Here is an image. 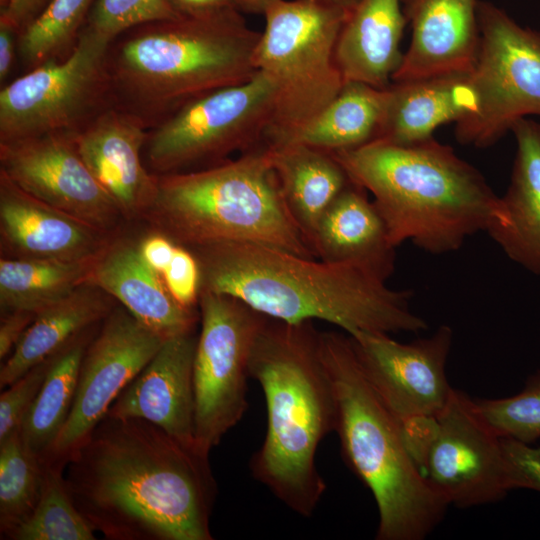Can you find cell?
I'll return each mask as SVG.
<instances>
[{
	"instance_id": "cell-1",
	"label": "cell",
	"mask_w": 540,
	"mask_h": 540,
	"mask_svg": "<svg viewBox=\"0 0 540 540\" xmlns=\"http://www.w3.org/2000/svg\"><path fill=\"white\" fill-rule=\"evenodd\" d=\"M64 472L76 508L106 539H213L208 455L146 420L106 415Z\"/></svg>"
},
{
	"instance_id": "cell-2",
	"label": "cell",
	"mask_w": 540,
	"mask_h": 540,
	"mask_svg": "<svg viewBox=\"0 0 540 540\" xmlns=\"http://www.w3.org/2000/svg\"><path fill=\"white\" fill-rule=\"evenodd\" d=\"M191 251L199 262L201 291L235 297L268 318L287 323L322 320L349 335L428 327L412 312L410 291L391 289L386 280L358 265L254 243Z\"/></svg>"
},
{
	"instance_id": "cell-3",
	"label": "cell",
	"mask_w": 540,
	"mask_h": 540,
	"mask_svg": "<svg viewBox=\"0 0 540 540\" xmlns=\"http://www.w3.org/2000/svg\"><path fill=\"white\" fill-rule=\"evenodd\" d=\"M374 197L393 244L431 254L459 249L503 218L500 197L481 173L433 137L412 144L380 139L330 153Z\"/></svg>"
},
{
	"instance_id": "cell-4",
	"label": "cell",
	"mask_w": 540,
	"mask_h": 540,
	"mask_svg": "<svg viewBox=\"0 0 540 540\" xmlns=\"http://www.w3.org/2000/svg\"><path fill=\"white\" fill-rule=\"evenodd\" d=\"M249 375L262 388L267 410L265 439L250 461L252 475L293 512L309 517L326 490L317 449L337 421L313 321L267 318L252 347Z\"/></svg>"
},
{
	"instance_id": "cell-5",
	"label": "cell",
	"mask_w": 540,
	"mask_h": 540,
	"mask_svg": "<svg viewBox=\"0 0 540 540\" xmlns=\"http://www.w3.org/2000/svg\"><path fill=\"white\" fill-rule=\"evenodd\" d=\"M260 34L240 10L135 27L110 49L113 106L151 129L201 95L250 80Z\"/></svg>"
},
{
	"instance_id": "cell-6",
	"label": "cell",
	"mask_w": 540,
	"mask_h": 540,
	"mask_svg": "<svg viewBox=\"0 0 540 540\" xmlns=\"http://www.w3.org/2000/svg\"><path fill=\"white\" fill-rule=\"evenodd\" d=\"M320 350L335 393L342 456L377 504L376 539L425 538L448 505L416 468L400 423L365 376L350 336L320 332Z\"/></svg>"
},
{
	"instance_id": "cell-7",
	"label": "cell",
	"mask_w": 540,
	"mask_h": 540,
	"mask_svg": "<svg viewBox=\"0 0 540 540\" xmlns=\"http://www.w3.org/2000/svg\"><path fill=\"white\" fill-rule=\"evenodd\" d=\"M144 218L188 249L254 243L316 258L285 205L266 143L203 169L157 175Z\"/></svg>"
},
{
	"instance_id": "cell-8",
	"label": "cell",
	"mask_w": 540,
	"mask_h": 540,
	"mask_svg": "<svg viewBox=\"0 0 540 540\" xmlns=\"http://www.w3.org/2000/svg\"><path fill=\"white\" fill-rule=\"evenodd\" d=\"M349 14L317 0H273L266 7L253 55L256 70L272 80L276 92L266 143L301 128L342 89L335 46Z\"/></svg>"
},
{
	"instance_id": "cell-9",
	"label": "cell",
	"mask_w": 540,
	"mask_h": 540,
	"mask_svg": "<svg viewBox=\"0 0 540 540\" xmlns=\"http://www.w3.org/2000/svg\"><path fill=\"white\" fill-rule=\"evenodd\" d=\"M272 80L248 81L201 95L149 129L144 161L154 174L203 169L265 143L275 112Z\"/></svg>"
},
{
	"instance_id": "cell-10",
	"label": "cell",
	"mask_w": 540,
	"mask_h": 540,
	"mask_svg": "<svg viewBox=\"0 0 540 540\" xmlns=\"http://www.w3.org/2000/svg\"><path fill=\"white\" fill-rule=\"evenodd\" d=\"M399 423L416 468L448 506L496 502L512 490L501 437L464 392L453 389L435 415Z\"/></svg>"
},
{
	"instance_id": "cell-11",
	"label": "cell",
	"mask_w": 540,
	"mask_h": 540,
	"mask_svg": "<svg viewBox=\"0 0 540 540\" xmlns=\"http://www.w3.org/2000/svg\"><path fill=\"white\" fill-rule=\"evenodd\" d=\"M113 41L84 26L63 58L46 61L0 91V142L77 132L113 106Z\"/></svg>"
},
{
	"instance_id": "cell-12",
	"label": "cell",
	"mask_w": 540,
	"mask_h": 540,
	"mask_svg": "<svg viewBox=\"0 0 540 540\" xmlns=\"http://www.w3.org/2000/svg\"><path fill=\"white\" fill-rule=\"evenodd\" d=\"M480 45L469 80L475 113L456 123L459 143L485 148L514 123L540 116V31L518 24L506 11L479 1Z\"/></svg>"
},
{
	"instance_id": "cell-13",
	"label": "cell",
	"mask_w": 540,
	"mask_h": 540,
	"mask_svg": "<svg viewBox=\"0 0 540 540\" xmlns=\"http://www.w3.org/2000/svg\"><path fill=\"white\" fill-rule=\"evenodd\" d=\"M194 358L195 444L204 455L247 410L249 359L265 315L225 294L201 291Z\"/></svg>"
},
{
	"instance_id": "cell-14",
	"label": "cell",
	"mask_w": 540,
	"mask_h": 540,
	"mask_svg": "<svg viewBox=\"0 0 540 540\" xmlns=\"http://www.w3.org/2000/svg\"><path fill=\"white\" fill-rule=\"evenodd\" d=\"M165 340L123 306L111 311L84 353L70 414L45 462L66 463Z\"/></svg>"
},
{
	"instance_id": "cell-15",
	"label": "cell",
	"mask_w": 540,
	"mask_h": 540,
	"mask_svg": "<svg viewBox=\"0 0 540 540\" xmlns=\"http://www.w3.org/2000/svg\"><path fill=\"white\" fill-rule=\"evenodd\" d=\"M0 173L31 196L105 233L124 219L80 156L75 132L0 142Z\"/></svg>"
},
{
	"instance_id": "cell-16",
	"label": "cell",
	"mask_w": 540,
	"mask_h": 540,
	"mask_svg": "<svg viewBox=\"0 0 540 540\" xmlns=\"http://www.w3.org/2000/svg\"><path fill=\"white\" fill-rule=\"evenodd\" d=\"M349 336L365 376L399 422L435 415L446 406L453 391L445 371L453 338L449 326L410 343L386 333Z\"/></svg>"
},
{
	"instance_id": "cell-17",
	"label": "cell",
	"mask_w": 540,
	"mask_h": 540,
	"mask_svg": "<svg viewBox=\"0 0 540 540\" xmlns=\"http://www.w3.org/2000/svg\"><path fill=\"white\" fill-rule=\"evenodd\" d=\"M148 132L143 121L114 106L75 132L80 156L125 219L145 217L156 196L157 174L142 159Z\"/></svg>"
},
{
	"instance_id": "cell-18",
	"label": "cell",
	"mask_w": 540,
	"mask_h": 540,
	"mask_svg": "<svg viewBox=\"0 0 540 540\" xmlns=\"http://www.w3.org/2000/svg\"><path fill=\"white\" fill-rule=\"evenodd\" d=\"M197 339L195 330L166 339L106 415L146 420L197 449L193 379Z\"/></svg>"
},
{
	"instance_id": "cell-19",
	"label": "cell",
	"mask_w": 540,
	"mask_h": 540,
	"mask_svg": "<svg viewBox=\"0 0 540 540\" xmlns=\"http://www.w3.org/2000/svg\"><path fill=\"white\" fill-rule=\"evenodd\" d=\"M411 40L392 82L470 74L476 64L479 0H401Z\"/></svg>"
},
{
	"instance_id": "cell-20",
	"label": "cell",
	"mask_w": 540,
	"mask_h": 540,
	"mask_svg": "<svg viewBox=\"0 0 540 540\" xmlns=\"http://www.w3.org/2000/svg\"><path fill=\"white\" fill-rule=\"evenodd\" d=\"M110 240L109 233L40 201L0 173L1 257L87 260Z\"/></svg>"
},
{
	"instance_id": "cell-21",
	"label": "cell",
	"mask_w": 540,
	"mask_h": 540,
	"mask_svg": "<svg viewBox=\"0 0 540 540\" xmlns=\"http://www.w3.org/2000/svg\"><path fill=\"white\" fill-rule=\"evenodd\" d=\"M88 282L164 339L195 330L200 313L179 304L162 276L140 255L138 244L111 239L95 257Z\"/></svg>"
},
{
	"instance_id": "cell-22",
	"label": "cell",
	"mask_w": 540,
	"mask_h": 540,
	"mask_svg": "<svg viewBox=\"0 0 540 540\" xmlns=\"http://www.w3.org/2000/svg\"><path fill=\"white\" fill-rule=\"evenodd\" d=\"M311 248L317 259L358 265L386 281L395 268L396 246L383 217L351 181L319 221Z\"/></svg>"
},
{
	"instance_id": "cell-23",
	"label": "cell",
	"mask_w": 540,
	"mask_h": 540,
	"mask_svg": "<svg viewBox=\"0 0 540 540\" xmlns=\"http://www.w3.org/2000/svg\"><path fill=\"white\" fill-rule=\"evenodd\" d=\"M477 96L469 74L392 82L376 139L412 144L433 137L441 125L475 113Z\"/></svg>"
},
{
	"instance_id": "cell-24",
	"label": "cell",
	"mask_w": 540,
	"mask_h": 540,
	"mask_svg": "<svg viewBox=\"0 0 540 540\" xmlns=\"http://www.w3.org/2000/svg\"><path fill=\"white\" fill-rule=\"evenodd\" d=\"M406 24L401 0H359L335 46L344 82L387 88L403 58L400 43Z\"/></svg>"
},
{
	"instance_id": "cell-25",
	"label": "cell",
	"mask_w": 540,
	"mask_h": 540,
	"mask_svg": "<svg viewBox=\"0 0 540 540\" xmlns=\"http://www.w3.org/2000/svg\"><path fill=\"white\" fill-rule=\"evenodd\" d=\"M511 131L517 149L510 184L500 197L503 218L487 233L512 261L540 275V123L522 118Z\"/></svg>"
},
{
	"instance_id": "cell-26",
	"label": "cell",
	"mask_w": 540,
	"mask_h": 540,
	"mask_svg": "<svg viewBox=\"0 0 540 540\" xmlns=\"http://www.w3.org/2000/svg\"><path fill=\"white\" fill-rule=\"evenodd\" d=\"M113 300L102 289L87 282L37 312L11 355L1 365V389L102 323L115 308Z\"/></svg>"
},
{
	"instance_id": "cell-27",
	"label": "cell",
	"mask_w": 540,
	"mask_h": 540,
	"mask_svg": "<svg viewBox=\"0 0 540 540\" xmlns=\"http://www.w3.org/2000/svg\"><path fill=\"white\" fill-rule=\"evenodd\" d=\"M266 145L285 205L311 247L319 221L350 179L326 151L300 143Z\"/></svg>"
},
{
	"instance_id": "cell-28",
	"label": "cell",
	"mask_w": 540,
	"mask_h": 540,
	"mask_svg": "<svg viewBox=\"0 0 540 540\" xmlns=\"http://www.w3.org/2000/svg\"><path fill=\"white\" fill-rule=\"evenodd\" d=\"M387 88L345 82L335 98L301 128L280 141L332 153L375 140L383 119Z\"/></svg>"
},
{
	"instance_id": "cell-29",
	"label": "cell",
	"mask_w": 540,
	"mask_h": 540,
	"mask_svg": "<svg viewBox=\"0 0 540 540\" xmlns=\"http://www.w3.org/2000/svg\"><path fill=\"white\" fill-rule=\"evenodd\" d=\"M91 328L63 348L54 359L35 401L25 414L19 432L26 446L43 462L70 414L84 353L94 337Z\"/></svg>"
},
{
	"instance_id": "cell-30",
	"label": "cell",
	"mask_w": 540,
	"mask_h": 540,
	"mask_svg": "<svg viewBox=\"0 0 540 540\" xmlns=\"http://www.w3.org/2000/svg\"><path fill=\"white\" fill-rule=\"evenodd\" d=\"M95 257L80 261L1 257V314L14 310L37 313L69 295L88 282Z\"/></svg>"
},
{
	"instance_id": "cell-31",
	"label": "cell",
	"mask_w": 540,
	"mask_h": 540,
	"mask_svg": "<svg viewBox=\"0 0 540 540\" xmlns=\"http://www.w3.org/2000/svg\"><path fill=\"white\" fill-rule=\"evenodd\" d=\"M45 463L24 443L19 428L0 442V531L9 539L34 510Z\"/></svg>"
},
{
	"instance_id": "cell-32",
	"label": "cell",
	"mask_w": 540,
	"mask_h": 540,
	"mask_svg": "<svg viewBox=\"0 0 540 540\" xmlns=\"http://www.w3.org/2000/svg\"><path fill=\"white\" fill-rule=\"evenodd\" d=\"M65 462H45L43 484L32 513L16 528L12 540H94L91 528L67 490Z\"/></svg>"
},
{
	"instance_id": "cell-33",
	"label": "cell",
	"mask_w": 540,
	"mask_h": 540,
	"mask_svg": "<svg viewBox=\"0 0 540 540\" xmlns=\"http://www.w3.org/2000/svg\"><path fill=\"white\" fill-rule=\"evenodd\" d=\"M95 0H51L18 37V53L32 69L65 57L76 44Z\"/></svg>"
},
{
	"instance_id": "cell-34",
	"label": "cell",
	"mask_w": 540,
	"mask_h": 540,
	"mask_svg": "<svg viewBox=\"0 0 540 540\" xmlns=\"http://www.w3.org/2000/svg\"><path fill=\"white\" fill-rule=\"evenodd\" d=\"M474 402L479 414L499 437L528 444L540 438V371L516 395Z\"/></svg>"
},
{
	"instance_id": "cell-35",
	"label": "cell",
	"mask_w": 540,
	"mask_h": 540,
	"mask_svg": "<svg viewBox=\"0 0 540 540\" xmlns=\"http://www.w3.org/2000/svg\"><path fill=\"white\" fill-rule=\"evenodd\" d=\"M181 15L169 0H95L84 26L114 42L135 27Z\"/></svg>"
},
{
	"instance_id": "cell-36",
	"label": "cell",
	"mask_w": 540,
	"mask_h": 540,
	"mask_svg": "<svg viewBox=\"0 0 540 540\" xmlns=\"http://www.w3.org/2000/svg\"><path fill=\"white\" fill-rule=\"evenodd\" d=\"M56 355L32 367L1 393L0 442L20 427L25 414L39 394Z\"/></svg>"
},
{
	"instance_id": "cell-37",
	"label": "cell",
	"mask_w": 540,
	"mask_h": 540,
	"mask_svg": "<svg viewBox=\"0 0 540 540\" xmlns=\"http://www.w3.org/2000/svg\"><path fill=\"white\" fill-rule=\"evenodd\" d=\"M161 276L179 304L196 309L201 292V272L199 262L191 250L177 244L171 263Z\"/></svg>"
},
{
	"instance_id": "cell-38",
	"label": "cell",
	"mask_w": 540,
	"mask_h": 540,
	"mask_svg": "<svg viewBox=\"0 0 540 540\" xmlns=\"http://www.w3.org/2000/svg\"><path fill=\"white\" fill-rule=\"evenodd\" d=\"M501 445L511 489L540 492V445L507 437H501Z\"/></svg>"
},
{
	"instance_id": "cell-39",
	"label": "cell",
	"mask_w": 540,
	"mask_h": 540,
	"mask_svg": "<svg viewBox=\"0 0 540 540\" xmlns=\"http://www.w3.org/2000/svg\"><path fill=\"white\" fill-rule=\"evenodd\" d=\"M35 316L36 313L25 310L1 314L0 359L2 362L11 355Z\"/></svg>"
},
{
	"instance_id": "cell-40",
	"label": "cell",
	"mask_w": 540,
	"mask_h": 540,
	"mask_svg": "<svg viewBox=\"0 0 540 540\" xmlns=\"http://www.w3.org/2000/svg\"><path fill=\"white\" fill-rule=\"evenodd\" d=\"M177 244L167 235L156 232L138 243L143 260L158 274L162 275L173 258Z\"/></svg>"
},
{
	"instance_id": "cell-41",
	"label": "cell",
	"mask_w": 540,
	"mask_h": 540,
	"mask_svg": "<svg viewBox=\"0 0 540 540\" xmlns=\"http://www.w3.org/2000/svg\"><path fill=\"white\" fill-rule=\"evenodd\" d=\"M51 0H6L1 7L0 19L20 33L32 23Z\"/></svg>"
},
{
	"instance_id": "cell-42",
	"label": "cell",
	"mask_w": 540,
	"mask_h": 540,
	"mask_svg": "<svg viewBox=\"0 0 540 540\" xmlns=\"http://www.w3.org/2000/svg\"><path fill=\"white\" fill-rule=\"evenodd\" d=\"M169 2L177 12L186 16H205L229 10L241 11L239 0H169Z\"/></svg>"
},
{
	"instance_id": "cell-43",
	"label": "cell",
	"mask_w": 540,
	"mask_h": 540,
	"mask_svg": "<svg viewBox=\"0 0 540 540\" xmlns=\"http://www.w3.org/2000/svg\"><path fill=\"white\" fill-rule=\"evenodd\" d=\"M18 32L5 20L0 19V81L11 72L16 49H18Z\"/></svg>"
},
{
	"instance_id": "cell-44",
	"label": "cell",
	"mask_w": 540,
	"mask_h": 540,
	"mask_svg": "<svg viewBox=\"0 0 540 540\" xmlns=\"http://www.w3.org/2000/svg\"><path fill=\"white\" fill-rule=\"evenodd\" d=\"M273 0H239L240 9L243 13L263 15L266 7Z\"/></svg>"
},
{
	"instance_id": "cell-45",
	"label": "cell",
	"mask_w": 540,
	"mask_h": 540,
	"mask_svg": "<svg viewBox=\"0 0 540 540\" xmlns=\"http://www.w3.org/2000/svg\"><path fill=\"white\" fill-rule=\"evenodd\" d=\"M325 4L340 7L348 12H351L359 0H317Z\"/></svg>"
}]
</instances>
